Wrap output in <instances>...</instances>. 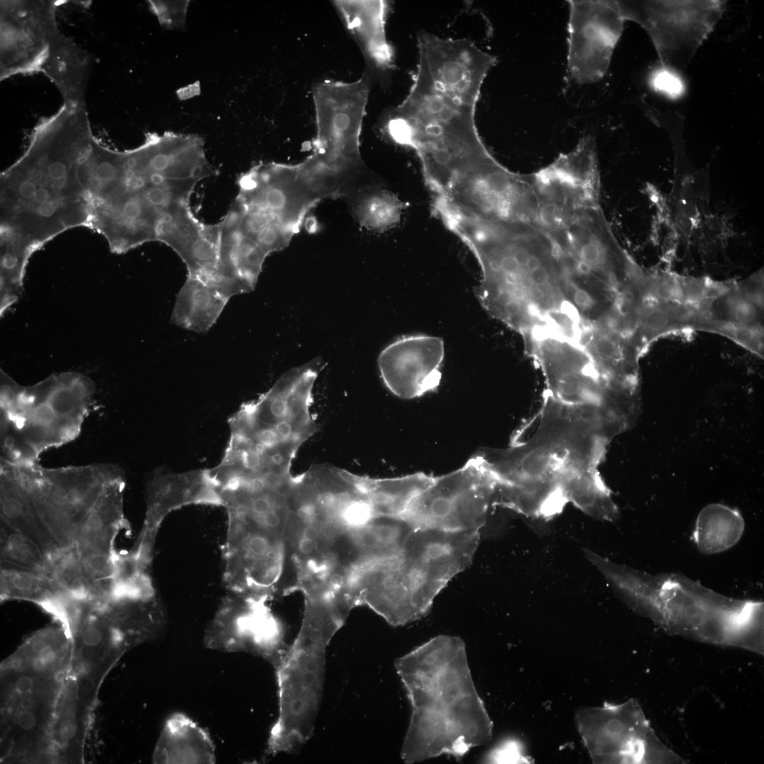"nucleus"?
Wrapping results in <instances>:
<instances>
[{
	"label": "nucleus",
	"mask_w": 764,
	"mask_h": 764,
	"mask_svg": "<svg viewBox=\"0 0 764 764\" xmlns=\"http://www.w3.org/2000/svg\"><path fill=\"white\" fill-rule=\"evenodd\" d=\"M370 90L368 75L354 82L325 81L313 88L317 135L313 155L332 170L357 177L359 136Z\"/></svg>",
	"instance_id": "12"
},
{
	"label": "nucleus",
	"mask_w": 764,
	"mask_h": 764,
	"mask_svg": "<svg viewBox=\"0 0 764 764\" xmlns=\"http://www.w3.org/2000/svg\"><path fill=\"white\" fill-rule=\"evenodd\" d=\"M215 760V747L206 730L184 714L167 719L154 753V763L211 764Z\"/></svg>",
	"instance_id": "25"
},
{
	"label": "nucleus",
	"mask_w": 764,
	"mask_h": 764,
	"mask_svg": "<svg viewBox=\"0 0 764 764\" xmlns=\"http://www.w3.org/2000/svg\"><path fill=\"white\" fill-rule=\"evenodd\" d=\"M47 576L74 600L83 604L98 602L74 547L50 559Z\"/></svg>",
	"instance_id": "31"
},
{
	"label": "nucleus",
	"mask_w": 764,
	"mask_h": 764,
	"mask_svg": "<svg viewBox=\"0 0 764 764\" xmlns=\"http://www.w3.org/2000/svg\"><path fill=\"white\" fill-rule=\"evenodd\" d=\"M14 721L22 731H30L37 727V716L33 708H18Z\"/></svg>",
	"instance_id": "38"
},
{
	"label": "nucleus",
	"mask_w": 764,
	"mask_h": 764,
	"mask_svg": "<svg viewBox=\"0 0 764 764\" xmlns=\"http://www.w3.org/2000/svg\"><path fill=\"white\" fill-rule=\"evenodd\" d=\"M352 210L359 224L382 232L395 227L405 204L393 192L379 187H363L354 193Z\"/></svg>",
	"instance_id": "30"
},
{
	"label": "nucleus",
	"mask_w": 764,
	"mask_h": 764,
	"mask_svg": "<svg viewBox=\"0 0 764 764\" xmlns=\"http://www.w3.org/2000/svg\"><path fill=\"white\" fill-rule=\"evenodd\" d=\"M744 527V520L737 510L721 504H708L698 516L693 540L701 553H719L738 543Z\"/></svg>",
	"instance_id": "29"
},
{
	"label": "nucleus",
	"mask_w": 764,
	"mask_h": 764,
	"mask_svg": "<svg viewBox=\"0 0 764 764\" xmlns=\"http://www.w3.org/2000/svg\"><path fill=\"white\" fill-rule=\"evenodd\" d=\"M220 238V222H202L190 204L174 208L163 219L158 234V241L170 247L183 260L188 276L209 285L216 278Z\"/></svg>",
	"instance_id": "20"
},
{
	"label": "nucleus",
	"mask_w": 764,
	"mask_h": 764,
	"mask_svg": "<svg viewBox=\"0 0 764 764\" xmlns=\"http://www.w3.org/2000/svg\"><path fill=\"white\" fill-rule=\"evenodd\" d=\"M91 69L86 51L59 31L53 39L40 71L57 87L71 108L85 106V96Z\"/></svg>",
	"instance_id": "24"
},
{
	"label": "nucleus",
	"mask_w": 764,
	"mask_h": 764,
	"mask_svg": "<svg viewBox=\"0 0 764 764\" xmlns=\"http://www.w3.org/2000/svg\"><path fill=\"white\" fill-rule=\"evenodd\" d=\"M267 601L230 591L204 634L206 647L226 652H247L275 668L287 649L281 622Z\"/></svg>",
	"instance_id": "13"
},
{
	"label": "nucleus",
	"mask_w": 764,
	"mask_h": 764,
	"mask_svg": "<svg viewBox=\"0 0 764 764\" xmlns=\"http://www.w3.org/2000/svg\"><path fill=\"white\" fill-rule=\"evenodd\" d=\"M125 475L110 481L81 523L74 548L79 555L112 554L115 538L127 523L123 511Z\"/></svg>",
	"instance_id": "23"
},
{
	"label": "nucleus",
	"mask_w": 764,
	"mask_h": 764,
	"mask_svg": "<svg viewBox=\"0 0 764 764\" xmlns=\"http://www.w3.org/2000/svg\"><path fill=\"white\" fill-rule=\"evenodd\" d=\"M94 137L85 107L64 105L34 129L1 174V275L23 282L30 256L62 232L89 227L88 159Z\"/></svg>",
	"instance_id": "1"
},
{
	"label": "nucleus",
	"mask_w": 764,
	"mask_h": 764,
	"mask_svg": "<svg viewBox=\"0 0 764 764\" xmlns=\"http://www.w3.org/2000/svg\"><path fill=\"white\" fill-rule=\"evenodd\" d=\"M17 465L45 524L62 550L74 547L81 523L106 485L124 474L109 463L54 468L38 462Z\"/></svg>",
	"instance_id": "9"
},
{
	"label": "nucleus",
	"mask_w": 764,
	"mask_h": 764,
	"mask_svg": "<svg viewBox=\"0 0 764 764\" xmlns=\"http://www.w3.org/2000/svg\"><path fill=\"white\" fill-rule=\"evenodd\" d=\"M191 504L221 506L210 469L180 473L156 472L146 485L144 523L132 551L151 561L155 538L164 519L172 511Z\"/></svg>",
	"instance_id": "18"
},
{
	"label": "nucleus",
	"mask_w": 764,
	"mask_h": 764,
	"mask_svg": "<svg viewBox=\"0 0 764 764\" xmlns=\"http://www.w3.org/2000/svg\"><path fill=\"white\" fill-rule=\"evenodd\" d=\"M0 519L52 558L63 550L45 524L18 466L1 460Z\"/></svg>",
	"instance_id": "21"
},
{
	"label": "nucleus",
	"mask_w": 764,
	"mask_h": 764,
	"mask_svg": "<svg viewBox=\"0 0 764 764\" xmlns=\"http://www.w3.org/2000/svg\"><path fill=\"white\" fill-rule=\"evenodd\" d=\"M149 8L160 24L168 29L180 28L185 24L190 1H149Z\"/></svg>",
	"instance_id": "35"
},
{
	"label": "nucleus",
	"mask_w": 764,
	"mask_h": 764,
	"mask_svg": "<svg viewBox=\"0 0 764 764\" xmlns=\"http://www.w3.org/2000/svg\"><path fill=\"white\" fill-rule=\"evenodd\" d=\"M77 731L78 725L74 719L66 716L59 722L58 734L62 740L69 741L74 739Z\"/></svg>",
	"instance_id": "39"
},
{
	"label": "nucleus",
	"mask_w": 764,
	"mask_h": 764,
	"mask_svg": "<svg viewBox=\"0 0 764 764\" xmlns=\"http://www.w3.org/2000/svg\"><path fill=\"white\" fill-rule=\"evenodd\" d=\"M303 595L301 625L293 644L287 648L285 659L293 670L316 675L325 671L327 647L352 608L335 596Z\"/></svg>",
	"instance_id": "19"
},
{
	"label": "nucleus",
	"mask_w": 764,
	"mask_h": 764,
	"mask_svg": "<svg viewBox=\"0 0 764 764\" xmlns=\"http://www.w3.org/2000/svg\"><path fill=\"white\" fill-rule=\"evenodd\" d=\"M444 343L439 337H401L379 354L378 366L387 388L402 399L421 397L435 390L441 379Z\"/></svg>",
	"instance_id": "17"
},
{
	"label": "nucleus",
	"mask_w": 764,
	"mask_h": 764,
	"mask_svg": "<svg viewBox=\"0 0 764 764\" xmlns=\"http://www.w3.org/2000/svg\"><path fill=\"white\" fill-rule=\"evenodd\" d=\"M678 74L662 66L653 72L650 77V84L659 92L673 98H678L685 91L684 83Z\"/></svg>",
	"instance_id": "36"
},
{
	"label": "nucleus",
	"mask_w": 764,
	"mask_h": 764,
	"mask_svg": "<svg viewBox=\"0 0 764 764\" xmlns=\"http://www.w3.org/2000/svg\"><path fill=\"white\" fill-rule=\"evenodd\" d=\"M411 717L401 748L406 763L442 755L457 758L485 742L490 721L458 637H435L398 659Z\"/></svg>",
	"instance_id": "4"
},
{
	"label": "nucleus",
	"mask_w": 764,
	"mask_h": 764,
	"mask_svg": "<svg viewBox=\"0 0 764 764\" xmlns=\"http://www.w3.org/2000/svg\"><path fill=\"white\" fill-rule=\"evenodd\" d=\"M497 755H499V756H497V760L503 762L516 760V757L517 756V753H516V748H514V746L513 745L506 746L503 747L502 749H500Z\"/></svg>",
	"instance_id": "40"
},
{
	"label": "nucleus",
	"mask_w": 764,
	"mask_h": 764,
	"mask_svg": "<svg viewBox=\"0 0 764 764\" xmlns=\"http://www.w3.org/2000/svg\"><path fill=\"white\" fill-rule=\"evenodd\" d=\"M625 21L640 25L651 38L662 66L684 71L722 17L726 1H618Z\"/></svg>",
	"instance_id": "11"
},
{
	"label": "nucleus",
	"mask_w": 764,
	"mask_h": 764,
	"mask_svg": "<svg viewBox=\"0 0 764 764\" xmlns=\"http://www.w3.org/2000/svg\"><path fill=\"white\" fill-rule=\"evenodd\" d=\"M340 595L352 608L367 606L393 626L405 625L428 613L400 552L353 568Z\"/></svg>",
	"instance_id": "15"
},
{
	"label": "nucleus",
	"mask_w": 764,
	"mask_h": 764,
	"mask_svg": "<svg viewBox=\"0 0 764 764\" xmlns=\"http://www.w3.org/2000/svg\"><path fill=\"white\" fill-rule=\"evenodd\" d=\"M417 472L400 477L375 478L357 475L374 515L402 516L412 501L434 480Z\"/></svg>",
	"instance_id": "28"
},
{
	"label": "nucleus",
	"mask_w": 764,
	"mask_h": 764,
	"mask_svg": "<svg viewBox=\"0 0 764 764\" xmlns=\"http://www.w3.org/2000/svg\"><path fill=\"white\" fill-rule=\"evenodd\" d=\"M79 561L84 574L91 582L98 602H104L115 584L120 555L90 552L79 555Z\"/></svg>",
	"instance_id": "34"
},
{
	"label": "nucleus",
	"mask_w": 764,
	"mask_h": 764,
	"mask_svg": "<svg viewBox=\"0 0 764 764\" xmlns=\"http://www.w3.org/2000/svg\"><path fill=\"white\" fill-rule=\"evenodd\" d=\"M321 368L322 362L315 360L289 370L228 419V445L219 465L211 469L216 480L294 475L291 465L298 451L318 430L311 405Z\"/></svg>",
	"instance_id": "6"
},
{
	"label": "nucleus",
	"mask_w": 764,
	"mask_h": 764,
	"mask_svg": "<svg viewBox=\"0 0 764 764\" xmlns=\"http://www.w3.org/2000/svg\"><path fill=\"white\" fill-rule=\"evenodd\" d=\"M1 600L21 599L39 606L59 587L47 575L22 569L1 566Z\"/></svg>",
	"instance_id": "33"
},
{
	"label": "nucleus",
	"mask_w": 764,
	"mask_h": 764,
	"mask_svg": "<svg viewBox=\"0 0 764 764\" xmlns=\"http://www.w3.org/2000/svg\"><path fill=\"white\" fill-rule=\"evenodd\" d=\"M333 5L366 59L378 69H391L394 53L385 29L388 3L381 0H345L334 1Z\"/></svg>",
	"instance_id": "22"
},
{
	"label": "nucleus",
	"mask_w": 764,
	"mask_h": 764,
	"mask_svg": "<svg viewBox=\"0 0 764 764\" xmlns=\"http://www.w3.org/2000/svg\"><path fill=\"white\" fill-rule=\"evenodd\" d=\"M584 553L623 600L671 633L747 645L762 627L761 601L720 594L681 574H652Z\"/></svg>",
	"instance_id": "5"
},
{
	"label": "nucleus",
	"mask_w": 764,
	"mask_h": 764,
	"mask_svg": "<svg viewBox=\"0 0 764 764\" xmlns=\"http://www.w3.org/2000/svg\"><path fill=\"white\" fill-rule=\"evenodd\" d=\"M495 484L490 469L475 454L457 470L434 476L402 516L415 528L480 530L493 507Z\"/></svg>",
	"instance_id": "10"
},
{
	"label": "nucleus",
	"mask_w": 764,
	"mask_h": 764,
	"mask_svg": "<svg viewBox=\"0 0 764 764\" xmlns=\"http://www.w3.org/2000/svg\"><path fill=\"white\" fill-rule=\"evenodd\" d=\"M93 393L92 381L77 373L54 374L24 387L1 371V459L36 463L44 451L74 440Z\"/></svg>",
	"instance_id": "7"
},
{
	"label": "nucleus",
	"mask_w": 764,
	"mask_h": 764,
	"mask_svg": "<svg viewBox=\"0 0 764 764\" xmlns=\"http://www.w3.org/2000/svg\"><path fill=\"white\" fill-rule=\"evenodd\" d=\"M53 1H1V80L40 71L60 31Z\"/></svg>",
	"instance_id": "16"
},
{
	"label": "nucleus",
	"mask_w": 764,
	"mask_h": 764,
	"mask_svg": "<svg viewBox=\"0 0 764 764\" xmlns=\"http://www.w3.org/2000/svg\"><path fill=\"white\" fill-rule=\"evenodd\" d=\"M417 48L412 86L387 116L383 129L395 144L416 153L434 196L492 155L478 132L475 111L497 58L469 40L427 32L419 34Z\"/></svg>",
	"instance_id": "2"
},
{
	"label": "nucleus",
	"mask_w": 764,
	"mask_h": 764,
	"mask_svg": "<svg viewBox=\"0 0 764 764\" xmlns=\"http://www.w3.org/2000/svg\"><path fill=\"white\" fill-rule=\"evenodd\" d=\"M0 527L1 566L47 575L50 559L39 547L2 520Z\"/></svg>",
	"instance_id": "32"
},
{
	"label": "nucleus",
	"mask_w": 764,
	"mask_h": 764,
	"mask_svg": "<svg viewBox=\"0 0 764 764\" xmlns=\"http://www.w3.org/2000/svg\"><path fill=\"white\" fill-rule=\"evenodd\" d=\"M228 301L213 286L187 276L178 294L171 322L187 330L206 332L216 323Z\"/></svg>",
	"instance_id": "27"
},
{
	"label": "nucleus",
	"mask_w": 764,
	"mask_h": 764,
	"mask_svg": "<svg viewBox=\"0 0 764 764\" xmlns=\"http://www.w3.org/2000/svg\"><path fill=\"white\" fill-rule=\"evenodd\" d=\"M567 69L579 84L606 74L625 21L618 1L570 0Z\"/></svg>",
	"instance_id": "14"
},
{
	"label": "nucleus",
	"mask_w": 764,
	"mask_h": 764,
	"mask_svg": "<svg viewBox=\"0 0 764 764\" xmlns=\"http://www.w3.org/2000/svg\"><path fill=\"white\" fill-rule=\"evenodd\" d=\"M538 206L533 173L513 172L492 155L458 174L432 202L434 214L490 224L532 221Z\"/></svg>",
	"instance_id": "8"
},
{
	"label": "nucleus",
	"mask_w": 764,
	"mask_h": 764,
	"mask_svg": "<svg viewBox=\"0 0 764 764\" xmlns=\"http://www.w3.org/2000/svg\"><path fill=\"white\" fill-rule=\"evenodd\" d=\"M624 417L603 405H569L543 395L536 414L503 448H483L497 482L535 507H561L593 494L603 482L598 466Z\"/></svg>",
	"instance_id": "3"
},
{
	"label": "nucleus",
	"mask_w": 764,
	"mask_h": 764,
	"mask_svg": "<svg viewBox=\"0 0 764 764\" xmlns=\"http://www.w3.org/2000/svg\"><path fill=\"white\" fill-rule=\"evenodd\" d=\"M415 529L403 516L374 515L349 531L356 567L398 554Z\"/></svg>",
	"instance_id": "26"
},
{
	"label": "nucleus",
	"mask_w": 764,
	"mask_h": 764,
	"mask_svg": "<svg viewBox=\"0 0 764 764\" xmlns=\"http://www.w3.org/2000/svg\"><path fill=\"white\" fill-rule=\"evenodd\" d=\"M13 688L18 699L30 698L37 691V681L31 675H21L15 680Z\"/></svg>",
	"instance_id": "37"
}]
</instances>
